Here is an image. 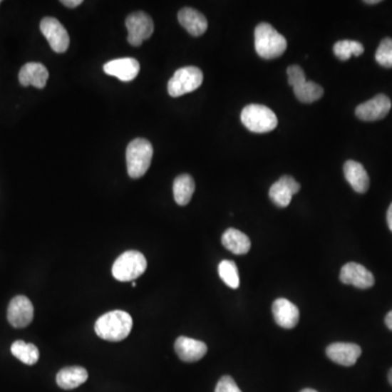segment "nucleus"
<instances>
[{
    "label": "nucleus",
    "mask_w": 392,
    "mask_h": 392,
    "mask_svg": "<svg viewBox=\"0 0 392 392\" xmlns=\"http://www.w3.org/2000/svg\"><path fill=\"white\" fill-rule=\"evenodd\" d=\"M133 321L125 311H111L104 314L95 323V332L107 341L119 342L125 340L132 330Z\"/></svg>",
    "instance_id": "obj_1"
},
{
    "label": "nucleus",
    "mask_w": 392,
    "mask_h": 392,
    "mask_svg": "<svg viewBox=\"0 0 392 392\" xmlns=\"http://www.w3.org/2000/svg\"><path fill=\"white\" fill-rule=\"evenodd\" d=\"M255 51L264 59H276L284 55L288 43L284 35L274 30L270 24L262 22L255 29Z\"/></svg>",
    "instance_id": "obj_2"
},
{
    "label": "nucleus",
    "mask_w": 392,
    "mask_h": 392,
    "mask_svg": "<svg viewBox=\"0 0 392 392\" xmlns=\"http://www.w3.org/2000/svg\"><path fill=\"white\" fill-rule=\"evenodd\" d=\"M152 144L145 139H135L127 148L128 175L139 179L148 172L153 160Z\"/></svg>",
    "instance_id": "obj_3"
},
{
    "label": "nucleus",
    "mask_w": 392,
    "mask_h": 392,
    "mask_svg": "<svg viewBox=\"0 0 392 392\" xmlns=\"http://www.w3.org/2000/svg\"><path fill=\"white\" fill-rule=\"evenodd\" d=\"M148 261L139 251H127L113 263L111 272L119 282H134L145 272Z\"/></svg>",
    "instance_id": "obj_4"
},
{
    "label": "nucleus",
    "mask_w": 392,
    "mask_h": 392,
    "mask_svg": "<svg viewBox=\"0 0 392 392\" xmlns=\"http://www.w3.org/2000/svg\"><path fill=\"white\" fill-rule=\"evenodd\" d=\"M241 121L244 127L254 133H268L276 129L277 115L264 105H249L241 113Z\"/></svg>",
    "instance_id": "obj_5"
},
{
    "label": "nucleus",
    "mask_w": 392,
    "mask_h": 392,
    "mask_svg": "<svg viewBox=\"0 0 392 392\" xmlns=\"http://www.w3.org/2000/svg\"><path fill=\"white\" fill-rule=\"evenodd\" d=\"M203 72L199 68L189 66L177 70L168 82V93L171 97H180L194 92L203 83Z\"/></svg>",
    "instance_id": "obj_6"
},
{
    "label": "nucleus",
    "mask_w": 392,
    "mask_h": 392,
    "mask_svg": "<svg viewBox=\"0 0 392 392\" xmlns=\"http://www.w3.org/2000/svg\"><path fill=\"white\" fill-rule=\"evenodd\" d=\"M127 26L128 42L132 46H141L145 39L150 38L154 32V22L145 12H134L125 20Z\"/></svg>",
    "instance_id": "obj_7"
},
{
    "label": "nucleus",
    "mask_w": 392,
    "mask_h": 392,
    "mask_svg": "<svg viewBox=\"0 0 392 392\" xmlns=\"http://www.w3.org/2000/svg\"><path fill=\"white\" fill-rule=\"evenodd\" d=\"M39 28L55 53H63L67 51L70 45L69 34L57 19L51 16L43 19Z\"/></svg>",
    "instance_id": "obj_8"
},
{
    "label": "nucleus",
    "mask_w": 392,
    "mask_h": 392,
    "mask_svg": "<svg viewBox=\"0 0 392 392\" xmlns=\"http://www.w3.org/2000/svg\"><path fill=\"white\" fill-rule=\"evenodd\" d=\"M34 307L26 296H18L12 299L8 306L7 319L14 328H24L32 323Z\"/></svg>",
    "instance_id": "obj_9"
},
{
    "label": "nucleus",
    "mask_w": 392,
    "mask_h": 392,
    "mask_svg": "<svg viewBox=\"0 0 392 392\" xmlns=\"http://www.w3.org/2000/svg\"><path fill=\"white\" fill-rule=\"evenodd\" d=\"M391 109V100L383 94L377 95L374 98L359 105L356 115L363 121L381 120L389 113Z\"/></svg>",
    "instance_id": "obj_10"
},
{
    "label": "nucleus",
    "mask_w": 392,
    "mask_h": 392,
    "mask_svg": "<svg viewBox=\"0 0 392 392\" xmlns=\"http://www.w3.org/2000/svg\"><path fill=\"white\" fill-rule=\"evenodd\" d=\"M300 183L291 175H284L270 187L269 199L278 207H287L292 201L294 194L300 191Z\"/></svg>",
    "instance_id": "obj_11"
},
{
    "label": "nucleus",
    "mask_w": 392,
    "mask_h": 392,
    "mask_svg": "<svg viewBox=\"0 0 392 392\" xmlns=\"http://www.w3.org/2000/svg\"><path fill=\"white\" fill-rule=\"evenodd\" d=\"M340 280L344 284H352L359 289L371 288L375 284L373 274L358 263L346 264L340 272Z\"/></svg>",
    "instance_id": "obj_12"
},
{
    "label": "nucleus",
    "mask_w": 392,
    "mask_h": 392,
    "mask_svg": "<svg viewBox=\"0 0 392 392\" xmlns=\"http://www.w3.org/2000/svg\"><path fill=\"white\" fill-rule=\"evenodd\" d=\"M328 358L332 362L342 365V366H352L362 354V349L356 344H346V342H336L330 344L326 349Z\"/></svg>",
    "instance_id": "obj_13"
},
{
    "label": "nucleus",
    "mask_w": 392,
    "mask_h": 392,
    "mask_svg": "<svg viewBox=\"0 0 392 392\" xmlns=\"http://www.w3.org/2000/svg\"><path fill=\"white\" fill-rule=\"evenodd\" d=\"M139 61L134 58H120L105 63L104 71L108 76H115L123 82H131L140 73Z\"/></svg>",
    "instance_id": "obj_14"
},
{
    "label": "nucleus",
    "mask_w": 392,
    "mask_h": 392,
    "mask_svg": "<svg viewBox=\"0 0 392 392\" xmlns=\"http://www.w3.org/2000/svg\"><path fill=\"white\" fill-rule=\"evenodd\" d=\"M175 350L183 362H197L205 356L207 346L203 341L181 336L175 340Z\"/></svg>",
    "instance_id": "obj_15"
},
{
    "label": "nucleus",
    "mask_w": 392,
    "mask_h": 392,
    "mask_svg": "<svg viewBox=\"0 0 392 392\" xmlns=\"http://www.w3.org/2000/svg\"><path fill=\"white\" fill-rule=\"evenodd\" d=\"M274 321L280 327L292 329L296 327L300 319V311L296 305L287 299H277L272 304Z\"/></svg>",
    "instance_id": "obj_16"
},
{
    "label": "nucleus",
    "mask_w": 392,
    "mask_h": 392,
    "mask_svg": "<svg viewBox=\"0 0 392 392\" xmlns=\"http://www.w3.org/2000/svg\"><path fill=\"white\" fill-rule=\"evenodd\" d=\"M48 78V70L44 65L38 63H26L19 72V81L26 88L32 86L36 88H44Z\"/></svg>",
    "instance_id": "obj_17"
},
{
    "label": "nucleus",
    "mask_w": 392,
    "mask_h": 392,
    "mask_svg": "<svg viewBox=\"0 0 392 392\" xmlns=\"http://www.w3.org/2000/svg\"><path fill=\"white\" fill-rule=\"evenodd\" d=\"M178 20L181 26L193 36H201L208 28L205 16L193 8L181 9L178 14Z\"/></svg>",
    "instance_id": "obj_18"
},
{
    "label": "nucleus",
    "mask_w": 392,
    "mask_h": 392,
    "mask_svg": "<svg viewBox=\"0 0 392 392\" xmlns=\"http://www.w3.org/2000/svg\"><path fill=\"white\" fill-rule=\"evenodd\" d=\"M344 177L351 187L358 193H365L369 187L368 173L364 166L354 160H348L344 166Z\"/></svg>",
    "instance_id": "obj_19"
},
{
    "label": "nucleus",
    "mask_w": 392,
    "mask_h": 392,
    "mask_svg": "<svg viewBox=\"0 0 392 392\" xmlns=\"http://www.w3.org/2000/svg\"><path fill=\"white\" fill-rule=\"evenodd\" d=\"M88 373L84 367L70 366L59 371L56 377L57 385L63 390H72L86 383Z\"/></svg>",
    "instance_id": "obj_20"
},
{
    "label": "nucleus",
    "mask_w": 392,
    "mask_h": 392,
    "mask_svg": "<svg viewBox=\"0 0 392 392\" xmlns=\"http://www.w3.org/2000/svg\"><path fill=\"white\" fill-rule=\"evenodd\" d=\"M222 245L235 255H244L251 249V241L245 233L230 228L225 231L222 238Z\"/></svg>",
    "instance_id": "obj_21"
},
{
    "label": "nucleus",
    "mask_w": 392,
    "mask_h": 392,
    "mask_svg": "<svg viewBox=\"0 0 392 392\" xmlns=\"http://www.w3.org/2000/svg\"><path fill=\"white\" fill-rule=\"evenodd\" d=\"M195 191V183L190 175H181L173 182L175 201L180 206H185L191 201Z\"/></svg>",
    "instance_id": "obj_22"
},
{
    "label": "nucleus",
    "mask_w": 392,
    "mask_h": 392,
    "mask_svg": "<svg viewBox=\"0 0 392 392\" xmlns=\"http://www.w3.org/2000/svg\"><path fill=\"white\" fill-rule=\"evenodd\" d=\"M12 356L26 365L36 364L39 359V351L33 344H26L22 340L14 342L11 346Z\"/></svg>",
    "instance_id": "obj_23"
},
{
    "label": "nucleus",
    "mask_w": 392,
    "mask_h": 392,
    "mask_svg": "<svg viewBox=\"0 0 392 392\" xmlns=\"http://www.w3.org/2000/svg\"><path fill=\"white\" fill-rule=\"evenodd\" d=\"M293 92L300 102L311 104L321 100L324 95V88L315 82L306 81L293 88Z\"/></svg>",
    "instance_id": "obj_24"
},
{
    "label": "nucleus",
    "mask_w": 392,
    "mask_h": 392,
    "mask_svg": "<svg viewBox=\"0 0 392 392\" xmlns=\"http://www.w3.org/2000/svg\"><path fill=\"white\" fill-rule=\"evenodd\" d=\"M334 53L336 57L339 58L340 61H346L350 59L351 56H361L364 53V46L360 42L356 41H350V39H344L336 43L334 46Z\"/></svg>",
    "instance_id": "obj_25"
},
{
    "label": "nucleus",
    "mask_w": 392,
    "mask_h": 392,
    "mask_svg": "<svg viewBox=\"0 0 392 392\" xmlns=\"http://www.w3.org/2000/svg\"><path fill=\"white\" fill-rule=\"evenodd\" d=\"M218 272L222 282L230 287L231 289H238L240 287V277H239L238 267L232 261L220 262L218 266Z\"/></svg>",
    "instance_id": "obj_26"
},
{
    "label": "nucleus",
    "mask_w": 392,
    "mask_h": 392,
    "mask_svg": "<svg viewBox=\"0 0 392 392\" xmlns=\"http://www.w3.org/2000/svg\"><path fill=\"white\" fill-rule=\"evenodd\" d=\"M375 59L381 67L392 68V38L387 37L381 41L377 48Z\"/></svg>",
    "instance_id": "obj_27"
},
{
    "label": "nucleus",
    "mask_w": 392,
    "mask_h": 392,
    "mask_svg": "<svg viewBox=\"0 0 392 392\" xmlns=\"http://www.w3.org/2000/svg\"><path fill=\"white\" fill-rule=\"evenodd\" d=\"M288 73V81L292 88L300 86L306 82L304 70L298 65H292L287 69Z\"/></svg>",
    "instance_id": "obj_28"
},
{
    "label": "nucleus",
    "mask_w": 392,
    "mask_h": 392,
    "mask_svg": "<svg viewBox=\"0 0 392 392\" xmlns=\"http://www.w3.org/2000/svg\"><path fill=\"white\" fill-rule=\"evenodd\" d=\"M215 392H242L238 387L234 379L230 376H224L218 381Z\"/></svg>",
    "instance_id": "obj_29"
},
{
    "label": "nucleus",
    "mask_w": 392,
    "mask_h": 392,
    "mask_svg": "<svg viewBox=\"0 0 392 392\" xmlns=\"http://www.w3.org/2000/svg\"><path fill=\"white\" fill-rule=\"evenodd\" d=\"M61 4H63V5H65L66 7L68 8H76L78 7V6L83 4V1H82V0H63V1H61Z\"/></svg>",
    "instance_id": "obj_30"
},
{
    "label": "nucleus",
    "mask_w": 392,
    "mask_h": 392,
    "mask_svg": "<svg viewBox=\"0 0 392 392\" xmlns=\"http://www.w3.org/2000/svg\"><path fill=\"white\" fill-rule=\"evenodd\" d=\"M387 222L388 226H389V229L392 232V203L391 205L389 206V210H388L387 212Z\"/></svg>",
    "instance_id": "obj_31"
},
{
    "label": "nucleus",
    "mask_w": 392,
    "mask_h": 392,
    "mask_svg": "<svg viewBox=\"0 0 392 392\" xmlns=\"http://www.w3.org/2000/svg\"><path fill=\"white\" fill-rule=\"evenodd\" d=\"M385 323L387 327L389 328L390 330H392V311H390L389 313L387 314V316H386L385 319Z\"/></svg>",
    "instance_id": "obj_32"
},
{
    "label": "nucleus",
    "mask_w": 392,
    "mask_h": 392,
    "mask_svg": "<svg viewBox=\"0 0 392 392\" xmlns=\"http://www.w3.org/2000/svg\"><path fill=\"white\" fill-rule=\"evenodd\" d=\"M365 4H367V5H376V4L381 3L379 0H367V1H364Z\"/></svg>",
    "instance_id": "obj_33"
},
{
    "label": "nucleus",
    "mask_w": 392,
    "mask_h": 392,
    "mask_svg": "<svg viewBox=\"0 0 392 392\" xmlns=\"http://www.w3.org/2000/svg\"><path fill=\"white\" fill-rule=\"evenodd\" d=\"M388 379H389L390 385L392 386V368L390 369L389 374H388Z\"/></svg>",
    "instance_id": "obj_34"
},
{
    "label": "nucleus",
    "mask_w": 392,
    "mask_h": 392,
    "mask_svg": "<svg viewBox=\"0 0 392 392\" xmlns=\"http://www.w3.org/2000/svg\"><path fill=\"white\" fill-rule=\"evenodd\" d=\"M301 392H317L316 390L314 389H309V388H306V389H303Z\"/></svg>",
    "instance_id": "obj_35"
},
{
    "label": "nucleus",
    "mask_w": 392,
    "mask_h": 392,
    "mask_svg": "<svg viewBox=\"0 0 392 392\" xmlns=\"http://www.w3.org/2000/svg\"><path fill=\"white\" fill-rule=\"evenodd\" d=\"M132 287H133V288H135V287H136L135 282H132Z\"/></svg>",
    "instance_id": "obj_36"
},
{
    "label": "nucleus",
    "mask_w": 392,
    "mask_h": 392,
    "mask_svg": "<svg viewBox=\"0 0 392 392\" xmlns=\"http://www.w3.org/2000/svg\"><path fill=\"white\" fill-rule=\"evenodd\" d=\"M0 4H1V1H0Z\"/></svg>",
    "instance_id": "obj_37"
}]
</instances>
